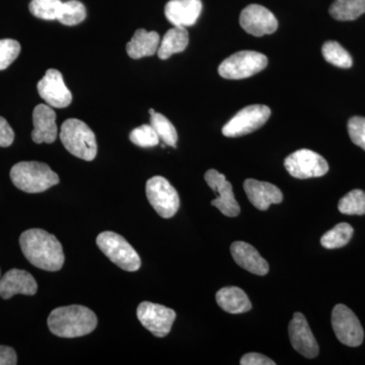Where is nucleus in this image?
Listing matches in <instances>:
<instances>
[{
	"label": "nucleus",
	"instance_id": "1",
	"mask_svg": "<svg viewBox=\"0 0 365 365\" xmlns=\"http://www.w3.org/2000/svg\"><path fill=\"white\" fill-rule=\"evenodd\" d=\"M20 245L26 260L42 270L59 271L66 261L61 242L44 230H26L21 235Z\"/></svg>",
	"mask_w": 365,
	"mask_h": 365
},
{
	"label": "nucleus",
	"instance_id": "2",
	"mask_svg": "<svg viewBox=\"0 0 365 365\" xmlns=\"http://www.w3.org/2000/svg\"><path fill=\"white\" fill-rule=\"evenodd\" d=\"M50 332L60 338H78L88 335L98 326V318L88 307L69 306L53 309L48 317Z\"/></svg>",
	"mask_w": 365,
	"mask_h": 365
},
{
	"label": "nucleus",
	"instance_id": "3",
	"mask_svg": "<svg viewBox=\"0 0 365 365\" xmlns=\"http://www.w3.org/2000/svg\"><path fill=\"white\" fill-rule=\"evenodd\" d=\"M11 179L16 188L26 193H42L59 184V177L49 165L39 162H21L11 170Z\"/></svg>",
	"mask_w": 365,
	"mask_h": 365
},
{
	"label": "nucleus",
	"instance_id": "4",
	"mask_svg": "<svg viewBox=\"0 0 365 365\" xmlns=\"http://www.w3.org/2000/svg\"><path fill=\"white\" fill-rule=\"evenodd\" d=\"M60 139L69 153L81 160L91 162L97 157L98 144L95 133L78 119H68L62 124Z\"/></svg>",
	"mask_w": 365,
	"mask_h": 365
},
{
	"label": "nucleus",
	"instance_id": "5",
	"mask_svg": "<svg viewBox=\"0 0 365 365\" xmlns=\"http://www.w3.org/2000/svg\"><path fill=\"white\" fill-rule=\"evenodd\" d=\"M97 245L118 267L128 272H135L141 266V260L135 250L122 235L113 232H104L98 235Z\"/></svg>",
	"mask_w": 365,
	"mask_h": 365
},
{
	"label": "nucleus",
	"instance_id": "6",
	"mask_svg": "<svg viewBox=\"0 0 365 365\" xmlns=\"http://www.w3.org/2000/svg\"><path fill=\"white\" fill-rule=\"evenodd\" d=\"M268 58L256 51H240L223 60L218 67V73L225 79H244L264 71Z\"/></svg>",
	"mask_w": 365,
	"mask_h": 365
},
{
	"label": "nucleus",
	"instance_id": "7",
	"mask_svg": "<svg viewBox=\"0 0 365 365\" xmlns=\"http://www.w3.org/2000/svg\"><path fill=\"white\" fill-rule=\"evenodd\" d=\"M146 196L153 209L163 218L173 217L180 208L177 190L165 178L155 176L146 182Z\"/></svg>",
	"mask_w": 365,
	"mask_h": 365
},
{
	"label": "nucleus",
	"instance_id": "8",
	"mask_svg": "<svg viewBox=\"0 0 365 365\" xmlns=\"http://www.w3.org/2000/svg\"><path fill=\"white\" fill-rule=\"evenodd\" d=\"M271 110L267 106L252 105L237 112L223 126L222 134L227 137H241L261 128L270 118Z\"/></svg>",
	"mask_w": 365,
	"mask_h": 365
},
{
	"label": "nucleus",
	"instance_id": "9",
	"mask_svg": "<svg viewBox=\"0 0 365 365\" xmlns=\"http://www.w3.org/2000/svg\"><path fill=\"white\" fill-rule=\"evenodd\" d=\"M284 167L292 177L304 180L325 176L329 165L325 158L309 150H299L288 155Z\"/></svg>",
	"mask_w": 365,
	"mask_h": 365
},
{
	"label": "nucleus",
	"instance_id": "10",
	"mask_svg": "<svg viewBox=\"0 0 365 365\" xmlns=\"http://www.w3.org/2000/svg\"><path fill=\"white\" fill-rule=\"evenodd\" d=\"M332 327L338 340L349 347H359L364 339V331L359 319L349 307L337 304L332 312Z\"/></svg>",
	"mask_w": 365,
	"mask_h": 365
},
{
	"label": "nucleus",
	"instance_id": "11",
	"mask_svg": "<svg viewBox=\"0 0 365 365\" xmlns=\"http://www.w3.org/2000/svg\"><path fill=\"white\" fill-rule=\"evenodd\" d=\"M137 318L155 337L163 338L172 330L176 312L153 302H143L137 307Z\"/></svg>",
	"mask_w": 365,
	"mask_h": 365
},
{
	"label": "nucleus",
	"instance_id": "12",
	"mask_svg": "<svg viewBox=\"0 0 365 365\" xmlns=\"http://www.w3.org/2000/svg\"><path fill=\"white\" fill-rule=\"evenodd\" d=\"M204 178L211 190L217 194L215 200L211 201V205L215 206L227 217H235L239 215L241 207L235 199L232 184L227 181L225 175L220 174L216 170H209Z\"/></svg>",
	"mask_w": 365,
	"mask_h": 365
},
{
	"label": "nucleus",
	"instance_id": "13",
	"mask_svg": "<svg viewBox=\"0 0 365 365\" xmlns=\"http://www.w3.org/2000/svg\"><path fill=\"white\" fill-rule=\"evenodd\" d=\"M40 97L52 108L68 107L72 102L71 91L67 88L61 72L57 69H48L44 78L38 83Z\"/></svg>",
	"mask_w": 365,
	"mask_h": 365
},
{
	"label": "nucleus",
	"instance_id": "14",
	"mask_svg": "<svg viewBox=\"0 0 365 365\" xmlns=\"http://www.w3.org/2000/svg\"><path fill=\"white\" fill-rule=\"evenodd\" d=\"M240 24L247 33L255 37L271 35L278 29V21L275 16L268 9L259 4H251L242 9Z\"/></svg>",
	"mask_w": 365,
	"mask_h": 365
},
{
	"label": "nucleus",
	"instance_id": "15",
	"mask_svg": "<svg viewBox=\"0 0 365 365\" xmlns=\"http://www.w3.org/2000/svg\"><path fill=\"white\" fill-rule=\"evenodd\" d=\"M289 339L292 347L307 359H316L319 349L306 317L302 313H295L288 327Z\"/></svg>",
	"mask_w": 365,
	"mask_h": 365
},
{
	"label": "nucleus",
	"instance_id": "16",
	"mask_svg": "<svg viewBox=\"0 0 365 365\" xmlns=\"http://www.w3.org/2000/svg\"><path fill=\"white\" fill-rule=\"evenodd\" d=\"M34 143H53L58 135L56 124V113L49 105H38L33 112Z\"/></svg>",
	"mask_w": 365,
	"mask_h": 365
},
{
	"label": "nucleus",
	"instance_id": "17",
	"mask_svg": "<svg viewBox=\"0 0 365 365\" xmlns=\"http://www.w3.org/2000/svg\"><path fill=\"white\" fill-rule=\"evenodd\" d=\"M38 284L32 274L20 269H11L0 278V297L9 299L16 294L34 295Z\"/></svg>",
	"mask_w": 365,
	"mask_h": 365
},
{
	"label": "nucleus",
	"instance_id": "18",
	"mask_svg": "<svg viewBox=\"0 0 365 365\" xmlns=\"http://www.w3.org/2000/svg\"><path fill=\"white\" fill-rule=\"evenodd\" d=\"M201 0H170L165 7L168 21L175 26L195 25L202 11Z\"/></svg>",
	"mask_w": 365,
	"mask_h": 365
},
{
	"label": "nucleus",
	"instance_id": "19",
	"mask_svg": "<svg viewBox=\"0 0 365 365\" xmlns=\"http://www.w3.org/2000/svg\"><path fill=\"white\" fill-rule=\"evenodd\" d=\"M244 189L250 202L259 210H267L271 204H279L283 201V194L278 187L268 182L247 179Z\"/></svg>",
	"mask_w": 365,
	"mask_h": 365
},
{
	"label": "nucleus",
	"instance_id": "20",
	"mask_svg": "<svg viewBox=\"0 0 365 365\" xmlns=\"http://www.w3.org/2000/svg\"><path fill=\"white\" fill-rule=\"evenodd\" d=\"M230 253L235 263L245 270L259 276L269 272L268 262L248 242H235L230 246Z\"/></svg>",
	"mask_w": 365,
	"mask_h": 365
},
{
	"label": "nucleus",
	"instance_id": "21",
	"mask_svg": "<svg viewBox=\"0 0 365 365\" xmlns=\"http://www.w3.org/2000/svg\"><path fill=\"white\" fill-rule=\"evenodd\" d=\"M160 43V37L157 32H148L144 29H139L127 43V54L132 59L153 56L158 53Z\"/></svg>",
	"mask_w": 365,
	"mask_h": 365
},
{
	"label": "nucleus",
	"instance_id": "22",
	"mask_svg": "<svg viewBox=\"0 0 365 365\" xmlns=\"http://www.w3.org/2000/svg\"><path fill=\"white\" fill-rule=\"evenodd\" d=\"M216 302L228 314H244L251 311L252 302L244 290L237 287H223L216 294Z\"/></svg>",
	"mask_w": 365,
	"mask_h": 365
},
{
	"label": "nucleus",
	"instance_id": "23",
	"mask_svg": "<svg viewBox=\"0 0 365 365\" xmlns=\"http://www.w3.org/2000/svg\"><path fill=\"white\" fill-rule=\"evenodd\" d=\"M189 44V33L184 26H174L165 33L158 50V58L169 59L176 53L185 51Z\"/></svg>",
	"mask_w": 365,
	"mask_h": 365
},
{
	"label": "nucleus",
	"instance_id": "24",
	"mask_svg": "<svg viewBox=\"0 0 365 365\" xmlns=\"http://www.w3.org/2000/svg\"><path fill=\"white\" fill-rule=\"evenodd\" d=\"M365 14V0H335L330 7V14L335 20L354 21Z\"/></svg>",
	"mask_w": 365,
	"mask_h": 365
},
{
	"label": "nucleus",
	"instance_id": "25",
	"mask_svg": "<svg viewBox=\"0 0 365 365\" xmlns=\"http://www.w3.org/2000/svg\"><path fill=\"white\" fill-rule=\"evenodd\" d=\"M353 232L354 230L349 223H338L335 227L322 237V246L330 250L342 248L351 240Z\"/></svg>",
	"mask_w": 365,
	"mask_h": 365
},
{
	"label": "nucleus",
	"instance_id": "26",
	"mask_svg": "<svg viewBox=\"0 0 365 365\" xmlns=\"http://www.w3.org/2000/svg\"><path fill=\"white\" fill-rule=\"evenodd\" d=\"M324 58L327 62L340 68H350L353 61L351 55L335 41H328L322 48Z\"/></svg>",
	"mask_w": 365,
	"mask_h": 365
},
{
	"label": "nucleus",
	"instance_id": "27",
	"mask_svg": "<svg viewBox=\"0 0 365 365\" xmlns=\"http://www.w3.org/2000/svg\"><path fill=\"white\" fill-rule=\"evenodd\" d=\"M150 125L157 132L160 140H162L165 145L177 148L178 132L168 118L155 112V114L150 115Z\"/></svg>",
	"mask_w": 365,
	"mask_h": 365
},
{
	"label": "nucleus",
	"instance_id": "28",
	"mask_svg": "<svg viewBox=\"0 0 365 365\" xmlns=\"http://www.w3.org/2000/svg\"><path fill=\"white\" fill-rule=\"evenodd\" d=\"M86 18V9L78 0L63 2L57 20L64 26H76L83 23Z\"/></svg>",
	"mask_w": 365,
	"mask_h": 365
},
{
	"label": "nucleus",
	"instance_id": "29",
	"mask_svg": "<svg viewBox=\"0 0 365 365\" xmlns=\"http://www.w3.org/2000/svg\"><path fill=\"white\" fill-rule=\"evenodd\" d=\"M338 209L347 215H365V193L362 190H352L340 199Z\"/></svg>",
	"mask_w": 365,
	"mask_h": 365
},
{
	"label": "nucleus",
	"instance_id": "30",
	"mask_svg": "<svg viewBox=\"0 0 365 365\" xmlns=\"http://www.w3.org/2000/svg\"><path fill=\"white\" fill-rule=\"evenodd\" d=\"M62 4L61 0H32L30 11L41 20L54 21L58 19Z\"/></svg>",
	"mask_w": 365,
	"mask_h": 365
},
{
	"label": "nucleus",
	"instance_id": "31",
	"mask_svg": "<svg viewBox=\"0 0 365 365\" xmlns=\"http://www.w3.org/2000/svg\"><path fill=\"white\" fill-rule=\"evenodd\" d=\"M131 143L139 148H153L160 143V137L151 125L143 124L131 131L129 135Z\"/></svg>",
	"mask_w": 365,
	"mask_h": 365
},
{
	"label": "nucleus",
	"instance_id": "32",
	"mask_svg": "<svg viewBox=\"0 0 365 365\" xmlns=\"http://www.w3.org/2000/svg\"><path fill=\"white\" fill-rule=\"evenodd\" d=\"M21 53V45L13 39L0 40V71H4L18 58Z\"/></svg>",
	"mask_w": 365,
	"mask_h": 365
},
{
	"label": "nucleus",
	"instance_id": "33",
	"mask_svg": "<svg viewBox=\"0 0 365 365\" xmlns=\"http://www.w3.org/2000/svg\"><path fill=\"white\" fill-rule=\"evenodd\" d=\"M348 133L352 143L365 150V118H351L348 122Z\"/></svg>",
	"mask_w": 365,
	"mask_h": 365
},
{
	"label": "nucleus",
	"instance_id": "34",
	"mask_svg": "<svg viewBox=\"0 0 365 365\" xmlns=\"http://www.w3.org/2000/svg\"><path fill=\"white\" fill-rule=\"evenodd\" d=\"M14 140V132L4 118L0 117V148H9Z\"/></svg>",
	"mask_w": 365,
	"mask_h": 365
},
{
	"label": "nucleus",
	"instance_id": "35",
	"mask_svg": "<svg viewBox=\"0 0 365 365\" xmlns=\"http://www.w3.org/2000/svg\"><path fill=\"white\" fill-rule=\"evenodd\" d=\"M242 365H275V362L260 353H247L241 359Z\"/></svg>",
	"mask_w": 365,
	"mask_h": 365
},
{
	"label": "nucleus",
	"instance_id": "36",
	"mask_svg": "<svg viewBox=\"0 0 365 365\" xmlns=\"http://www.w3.org/2000/svg\"><path fill=\"white\" fill-rule=\"evenodd\" d=\"M18 356L13 348L0 345V365H16Z\"/></svg>",
	"mask_w": 365,
	"mask_h": 365
},
{
	"label": "nucleus",
	"instance_id": "37",
	"mask_svg": "<svg viewBox=\"0 0 365 365\" xmlns=\"http://www.w3.org/2000/svg\"><path fill=\"white\" fill-rule=\"evenodd\" d=\"M155 110H153V109H150V115L155 114Z\"/></svg>",
	"mask_w": 365,
	"mask_h": 365
}]
</instances>
